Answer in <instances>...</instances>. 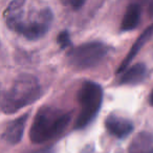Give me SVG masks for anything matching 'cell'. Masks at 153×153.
<instances>
[{
  "mask_svg": "<svg viewBox=\"0 0 153 153\" xmlns=\"http://www.w3.org/2000/svg\"><path fill=\"white\" fill-rule=\"evenodd\" d=\"M146 65L144 63H136L123 72L119 79V85H137L146 79Z\"/></svg>",
  "mask_w": 153,
  "mask_h": 153,
  "instance_id": "obj_9",
  "label": "cell"
},
{
  "mask_svg": "<svg viewBox=\"0 0 153 153\" xmlns=\"http://www.w3.org/2000/svg\"><path fill=\"white\" fill-rule=\"evenodd\" d=\"M105 128L110 135L117 138H124L128 136L134 129V125L130 120L119 117L115 114H109L105 119Z\"/></svg>",
  "mask_w": 153,
  "mask_h": 153,
  "instance_id": "obj_6",
  "label": "cell"
},
{
  "mask_svg": "<svg viewBox=\"0 0 153 153\" xmlns=\"http://www.w3.org/2000/svg\"><path fill=\"white\" fill-rule=\"evenodd\" d=\"M142 17V7L140 3L132 2L126 9L121 22L122 32H130L137 27Z\"/></svg>",
  "mask_w": 153,
  "mask_h": 153,
  "instance_id": "obj_11",
  "label": "cell"
},
{
  "mask_svg": "<svg viewBox=\"0 0 153 153\" xmlns=\"http://www.w3.org/2000/svg\"><path fill=\"white\" fill-rule=\"evenodd\" d=\"M152 36H153V23L151 24V25H149L148 27L140 34V36L136 39V41L133 43V45H132L131 48H130L129 53H127L125 59L122 61L121 65L117 67V74H122V72H124L127 69L129 64L132 62V60L136 57V55L140 53V51L144 47V45L150 40Z\"/></svg>",
  "mask_w": 153,
  "mask_h": 153,
  "instance_id": "obj_8",
  "label": "cell"
},
{
  "mask_svg": "<svg viewBox=\"0 0 153 153\" xmlns=\"http://www.w3.org/2000/svg\"><path fill=\"white\" fill-rule=\"evenodd\" d=\"M26 0H12L4 13L5 23L11 30L30 41H37L48 33L53 20L49 7L25 13Z\"/></svg>",
  "mask_w": 153,
  "mask_h": 153,
  "instance_id": "obj_1",
  "label": "cell"
},
{
  "mask_svg": "<svg viewBox=\"0 0 153 153\" xmlns=\"http://www.w3.org/2000/svg\"><path fill=\"white\" fill-rule=\"evenodd\" d=\"M28 117H30V113L26 112L22 114L21 117L12 121L7 126V128L2 133V138L9 145H16L21 142Z\"/></svg>",
  "mask_w": 153,
  "mask_h": 153,
  "instance_id": "obj_7",
  "label": "cell"
},
{
  "mask_svg": "<svg viewBox=\"0 0 153 153\" xmlns=\"http://www.w3.org/2000/svg\"><path fill=\"white\" fill-rule=\"evenodd\" d=\"M76 98L80 111L74 122V129L81 130L87 127L97 117L102 107L104 91L100 84L85 81L80 87Z\"/></svg>",
  "mask_w": 153,
  "mask_h": 153,
  "instance_id": "obj_4",
  "label": "cell"
},
{
  "mask_svg": "<svg viewBox=\"0 0 153 153\" xmlns=\"http://www.w3.org/2000/svg\"><path fill=\"white\" fill-rule=\"evenodd\" d=\"M72 113L51 105L39 108L30 126V140L34 144H43L65 132L71 121Z\"/></svg>",
  "mask_w": 153,
  "mask_h": 153,
  "instance_id": "obj_2",
  "label": "cell"
},
{
  "mask_svg": "<svg viewBox=\"0 0 153 153\" xmlns=\"http://www.w3.org/2000/svg\"><path fill=\"white\" fill-rule=\"evenodd\" d=\"M149 104L153 106V90L150 92V96H149Z\"/></svg>",
  "mask_w": 153,
  "mask_h": 153,
  "instance_id": "obj_14",
  "label": "cell"
},
{
  "mask_svg": "<svg viewBox=\"0 0 153 153\" xmlns=\"http://www.w3.org/2000/svg\"><path fill=\"white\" fill-rule=\"evenodd\" d=\"M57 42L60 45V48L65 49L67 47H72V43L70 40V36L68 30H62L57 37Z\"/></svg>",
  "mask_w": 153,
  "mask_h": 153,
  "instance_id": "obj_12",
  "label": "cell"
},
{
  "mask_svg": "<svg viewBox=\"0 0 153 153\" xmlns=\"http://www.w3.org/2000/svg\"><path fill=\"white\" fill-rule=\"evenodd\" d=\"M128 153H153V133L140 131L132 138Z\"/></svg>",
  "mask_w": 153,
  "mask_h": 153,
  "instance_id": "obj_10",
  "label": "cell"
},
{
  "mask_svg": "<svg viewBox=\"0 0 153 153\" xmlns=\"http://www.w3.org/2000/svg\"><path fill=\"white\" fill-rule=\"evenodd\" d=\"M40 97L41 85L38 79L34 74H22L2 92L1 110L5 114H12L38 101Z\"/></svg>",
  "mask_w": 153,
  "mask_h": 153,
  "instance_id": "obj_3",
  "label": "cell"
},
{
  "mask_svg": "<svg viewBox=\"0 0 153 153\" xmlns=\"http://www.w3.org/2000/svg\"><path fill=\"white\" fill-rule=\"evenodd\" d=\"M60 1H61L65 7H71L74 11L80 10L86 2V0H60Z\"/></svg>",
  "mask_w": 153,
  "mask_h": 153,
  "instance_id": "obj_13",
  "label": "cell"
},
{
  "mask_svg": "<svg viewBox=\"0 0 153 153\" xmlns=\"http://www.w3.org/2000/svg\"><path fill=\"white\" fill-rule=\"evenodd\" d=\"M109 51V47L100 41L83 43L71 47L67 53V62L76 70H85L96 67L104 60Z\"/></svg>",
  "mask_w": 153,
  "mask_h": 153,
  "instance_id": "obj_5",
  "label": "cell"
}]
</instances>
